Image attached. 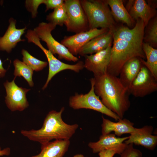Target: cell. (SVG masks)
Here are the masks:
<instances>
[{
	"label": "cell",
	"mask_w": 157,
	"mask_h": 157,
	"mask_svg": "<svg viewBox=\"0 0 157 157\" xmlns=\"http://www.w3.org/2000/svg\"><path fill=\"white\" fill-rule=\"evenodd\" d=\"M95 94L109 109L123 118L131 105L128 88L117 76L107 72L92 78Z\"/></svg>",
	"instance_id": "1"
},
{
	"label": "cell",
	"mask_w": 157,
	"mask_h": 157,
	"mask_svg": "<svg viewBox=\"0 0 157 157\" xmlns=\"http://www.w3.org/2000/svg\"><path fill=\"white\" fill-rule=\"evenodd\" d=\"M65 110L62 107L59 111L52 110L47 115L42 126L38 130H22L21 133L32 141L43 144L53 139L69 140L78 127L76 124H69L63 120L62 115Z\"/></svg>",
	"instance_id": "2"
},
{
	"label": "cell",
	"mask_w": 157,
	"mask_h": 157,
	"mask_svg": "<svg viewBox=\"0 0 157 157\" xmlns=\"http://www.w3.org/2000/svg\"><path fill=\"white\" fill-rule=\"evenodd\" d=\"M113 38V44L106 72L118 77L122 67L128 61L134 57L145 60L146 57L142 49V44Z\"/></svg>",
	"instance_id": "3"
},
{
	"label": "cell",
	"mask_w": 157,
	"mask_h": 157,
	"mask_svg": "<svg viewBox=\"0 0 157 157\" xmlns=\"http://www.w3.org/2000/svg\"><path fill=\"white\" fill-rule=\"evenodd\" d=\"M80 1L88 19L89 29L100 28L112 30L115 27V22L106 0Z\"/></svg>",
	"instance_id": "4"
},
{
	"label": "cell",
	"mask_w": 157,
	"mask_h": 157,
	"mask_svg": "<svg viewBox=\"0 0 157 157\" xmlns=\"http://www.w3.org/2000/svg\"><path fill=\"white\" fill-rule=\"evenodd\" d=\"M26 37L29 42H32L41 49L47 58L49 65L48 76L47 81L42 88L44 89L52 78L59 72L65 70H70L78 72L84 68V62L80 61L75 64H69L64 63L57 59L49 50L45 49L40 42V40L35 33L31 29L28 30Z\"/></svg>",
	"instance_id": "5"
},
{
	"label": "cell",
	"mask_w": 157,
	"mask_h": 157,
	"mask_svg": "<svg viewBox=\"0 0 157 157\" xmlns=\"http://www.w3.org/2000/svg\"><path fill=\"white\" fill-rule=\"evenodd\" d=\"M91 89L85 94L76 93L69 99V106L74 110L86 109L93 110L112 118L116 120L121 119L116 114L107 108L100 98L95 93L92 78L90 79Z\"/></svg>",
	"instance_id": "6"
},
{
	"label": "cell",
	"mask_w": 157,
	"mask_h": 157,
	"mask_svg": "<svg viewBox=\"0 0 157 157\" xmlns=\"http://www.w3.org/2000/svg\"><path fill=\"white\" fill-rule=\"evenodd\" d=\"M56 26L49 22H42L33 30L40 40L46 43L48 50L53 55L57 54L59 59L77 62L78 58L71 54L66 47L56 40L52 36L51 32Z\"/></svg>",
	"instance_id": "7"
},
{
	"label": "cell",
	"mask_w": 157,
	"mask_h": 157,
	"mask_svg": "<svg viewBox=\"0 0 157 157\" xmlns=\"http://www.w3.org/2000/svg\"><path fill=\"white\" fill-rule=\"evenodd\" d=\"M67 20L64 25L67 31L76 33L89 30L88 22L79 0H65Z\"/></svg>",
	"instance_id": "8"
},
{
	"label": "cell",
	"mask_w": 157,
	"mask_h": 157,
	"mask_svg": "<svg viewBox=\"0 0 157 157\" xmlns=\"http://www.w3.org/2000/svg\"><path fill=\"white\" fill-rule=\"evenodd\" d=\"M130 94L143 97L157 90V79L142 65L137 75L128 88Z\"/></svg>",
	"instance_id": "9"
},
{
	"label": "cell",
	"mask_w": 157,
	"mask_h": 157,
	"mask_svg": "<svg viewBox=\"0 0 157 157\" xmlns=\"http://www.w3.org/2000/svg\"><path fill=\"white\" fill-rule=\"evenodd\" d=\"M15 79L11 82L7 81L4 83L6 93L5 102L12 111H22L29 106L26 94L30 89L18 87L15 82Z\"/></svg>",
	"instance_id": "10"
},
{
	"label": "cell",
	"mask_w": 157,
	"mask_h": 157,
	"mask_svg": "<svg viewBox=\"0 0 157 157\" xmlns=\"http://www.w3.org/2000/svg\"><path fill=\"white\" fill-rule=\"evenodd\" d=\"M109 30L104 28L90 29L71 36H65L60 43L66 47L71 54L76 56L78 54L80 49L90 40Z\"/></svg>",
	"instance_id": "11"
},
{
	"label": "cell",
	"mask_w": 157,
	"mask_h": 157,
	"mask_svg": "<svg viewBox=\"0 0 157 157\" xmlns=\"http://www.w3.org/2000/svg\"><path fill=\"white\" fill-rule=\"evenodd\" d=\"M112 47L111 43L104 50L85 56L84 68L92 72L94 76L105 73L110 63Z\"/></svg>",
	"instance_id": "12"
},
{
	"label": "cell",
	"mask_w": 157,
	"mask_h": 157,
	"mask_svg": "<svg viewBox=\"0 0 157 157\" xmlns=\"http://www.w3.org/2000/svg\"><path fill=\"white\" fill-rule=\"evenodd\" d=\"M153 127L151 125L135 128L125 143L141 145L150 150H153L157 145V135H153Z\"/></svg>",
	"instance_id": "13"
},
{
	"label": "cell",
	"mask_w": 157,
	"mask_h": 157,
	"mask_svg": "<svg viewBox=\"0 0 157 157\" xmlns=\"http://www.w3.org/2000/svg\"><path fill=\"white\" fill-rule=\"evenodd\" d=\"M145 27L143 21L138 19L136 20L135 26L131 29L125 26H115L111 31L113 37L142 44Z\"/></svg>",
	"instance_id": "14"
},
{
	"label": "cell",
	"mask_w": 157,
	"mask_h": 157,
	"mask_svg": "<svg viewBox=\"0 0 157 157\" xmlns=\"http://www.w3.org/2000/svg\"><path fill=\"white\" fill-rule=\"evenodd\" d=\"M9 25L6 33L0 37V50L10 53L12 49L21 41L25 40L21 39V36L25 33V27L22 29H17L16 27V21L12 18L9 21Z\"/></svg>",
	"instance_id": "15"
},
{
	"label": "cell",
	"mask_w": 157,
	"mask_h": 157,
	"mask_svg": "<svg viewBox=\"0 0 157 157\" xmlns=\"http://www.w3.org/2000/svg\"><path fill=\"white\" fill-rule=\"evenodd\" d=\"M113 39L112 32L109 30L88 42L80 49L78 54L85 56L104 50L112 43Z\"/></svg>",
	"instance_id": "16"
},
{
	"label": "cell",
	"mask_w": 157,
	"mask_h": 157,
	"mask_svg": "<svg viewBox=\"0 0 157 157\" xmlns=\"http://www.w3.org/2000/svg\"><path fill=\"white\" fill-rule=\"evenodd\" d=\"M101 126L102 135L114 132V134L120 137L124 134H130L134 130V124L126 118H122L117 122L111 121L102 116Z\"/></svg>",
	"instance_id": "17"
},
{
	"label": "cell",
	"mask_w": 157,
	"mask_h": 157,
	"mask_svg": "<svg viewBox=\"0 0 157 157\" xmlns=\"http://www.w3.org/2000/svg\"><path fill=\"white\" fill-rule=\"evenodd\" d=\"M70 144L69 140H57L41 144L40 152L30 157H63Z\"/></svg>",
	"instance_id": "18"
},
{
	"label": "cell",
	"mask_w": 157,
	"mask_h": 157,
	"mask_svg": "<svg viewBox=\"0 0 157 157\" xmlns=\"http://www.w3.org/2000/svg\"><path fill=\"white\" fill-rule=\"evenodd\" d=\"M134 20L140 19L142 20L146 27L150 20L154 17L156 10L144 0H134L129 12Z\"/></svg>",
	"instance_id": "19"
},
{
	"label": "cell",
	"mask_w": 157,
	"mask_h": 157,
	"mask_svg": "<svg viewBox=\"0 0 157 157\" xmlns=\"http://www.w3.org/2000/svg\"><path fill=\"white\" fill-rule=\"evenodd\" d=\"M141 58L134 57L129 60L124 64L120 71L119 78L122 84L128 88L142 66Z\"/></svg>",
	"instance_id": "20"
},
{
	"label": "cell",
	"mask_w": 157,
	"mask_h": 157,
	"mask_svg": "<svg viewBox=\"0 0 157 157\" xmlns=\"http://www.w3.org/2000/svg\"><path fill=\"white\" fill-rule=\"evenodd\" d=\"M128 138L129 136L122 138L117 137L114 134L101 135L98 141L90 142L88 146L92 149L94 153H98L103 150L119 145Z\"/></svg>",
	"instance_id": "21"
},
{
	"label": "cell",
	"mask_w": 157,
	"mask_h": 157,
	"mask_svg": "<svg viewBox=\"0 0 157 157\" xmlns=\"http://www.w3.org/2000/svg\"><path fill=\"white\" fill-rule=\"evenodd\" d=\"M113 17L117 20L126 24L129 27L134 25L135 21L124 7L122 0H107Z\"/></svg>",
	"instance_id": "22"
},
{
	"label": "cell",
	"mask_w": 157,
	"mask_h": 157,
	"mask_svg": "<svg viewBox=\"0 0 157 157\" xmlns=\"http://www.w3.org/2000/svg\"><path fill=\"white\" fill-rule=\"evenodd\" d=\"M142 47L147 60L141 58V63L157 79V49L145 42Z\"/></svg>",
	"instance_id": "23"
},
{
	"label": "cell",
	"mask_w": 157,
	"mask_h": 157,
	"mask_svg": "<svg viewBox=\"0 0 157 157\" xmlns=\"http://www.w3.org/2000/svg\"><path fill=\"white\" fill-rule=\"evenodd\" d=\"M13 64L15 67L14 78H15L17 76H22L28 82L29 86L33 87L34 83L32 80L33 74L32 69L18 59L14 61Z\"/></svg>",
	"instance_id": "24"
},
{
	"label": "cell",
	"mask_w": 157,
	"mask_h": 157,
	"mask_svg": "<svg viewBox=\"0 0 157 157\" xmlns=\"http://www.w3.org/2000/svg\"><path fill=\"white\" fill-rule=\"evenodd\" d=\"M67 18L66 10L64 3L54 9L52 12L47 16L46 19L49 23L56 26H63Z\"/></svg>",
	"instance_id": "25"
},
{
	"label": "cell",
	"mask_w": 157,
	"mask_h": 157,
	"mask_svg": "<svg viewBox=\"0 0 157 157\" xmlns=\"http://www.w3.org/2000/svg\"><path fill=\"white\" fill-rule=\"evenodd\" d=\"M22 53L23 56V62L31 68L33 71H38L41 70L48 64L47 62L37 59L25 49L22 50Z\"/></svg>",
	"instance_id": "26"
},
{
	"label": "cell",
	"mask_w": 157,
	"mask_h": 157,
	"mask_svg": "<svg viewBox=\"0 0 157 157\" xmlns=\"http://www.w3.org/2000/svg\"><path fill=\"white\" fill-rule=\"evenodd\" d=\"M152 47H156L157 44V18L155 17L148 26L147 32L144 40Z\"/></svg>",
	"instance_id": "27"
},
{
	"label": "cell",
	"mask_w": 157,
	"mask_h": 157,
	"mask_svg": "<svg viewBox=\"0 0 157 157\" xmlns=\"http://www.w3.org/2000/svg\"><path fill=\"white\" fill-rule=\"evenodd\" d=\"M127 145L125 143H123L114 147L103 150L98 153L99 157H113L115 154L120 155Z\"/></svg>",
	"instance_id": "28"
},
{
	"label": "cell",
	"mask_w": 157,
	"mask_h": 157,
	"mask_svg": "<svg viewBox=\"0 0 157 157\" xmlns=\"http://www.w3.org/2000/svg\"><path fill=\"white\" fill-rule=\"evenodd\" d=\"M120 156V157H142V153L140 150L134 147L133 144H127Z\"/></svg>",
	"instance_id": "29"
},
{
	"label": "cell",
	"mask_w": 157,
	"mask_h": 157,
	"mask_svg": "<svg viewBox=\"0 0 157 157\" xmlns=\"http://www.w3.org/2000/svg\"><path fill=\"white\" fill-rule=\"evenodd\" d=\"M44 0H26L25 5L27 10L31 12L32 18L36 17L37 9L40 5L42 4Z\"/></svg>",
	"instance_id": "30"
},
{
	"label": "cell",
	"mask_w": 157,
	"mask_h": 157,
	"mask_svg": "<svg viewBox=\"0 0 157 157\" xmlns=\"http://www.w3.org/2000/svg\"><path fill=\"white\" fill-rule=\"evenodd\" d=\"M63 0H44L43 4L46 6L45 11L51 9H54L64 3Z\"/></svg>",
	"instance_id": "31"
},
{
	"label": "cell",
	"mask_w": 157,
	"mask_h": 157,
	"mask_svg": "<svg viewBox=\"0 0 157 157\" xmlns=\"http://www.w3.org/2000/svg\"><path fill=\"white\" fill-rule=\"evenodd\" d=\"M10 150L9 147L0 150V156L4 155L8 156L10 154Z\"/></svg>",
	"instance_id": "32"
},
{
	"label": "cell",
	"mask_w": 157,
	"mask_h": 157,
	"mask_svg": "<svg viewBox=\"0 0 157 157\" xmlns=\"http://www.w3.org/2000/svg\"><path fill=\"white\" fill-rule=\"evenodd\" d=\"M6 72L3 66V63L0 59V77H3L5 75Z\"/></svg>",
	"instance_id": "33"
},
{
	"label": "cell",
	"mask_w": 157,
	"mask_h": 157,
	"mask_svg": "<svg viewBox=\"0 0 157 157\" xmlns=\"http://www.w3.org/2000/svg\"><path fill=\"white\" fill-rule=\"evenodd\" d=\"M73 157H85L82 154H76L74 155Z\"/></svg>",
	"instance_id": "34"
},
{
	"label": "cell",
	"mask_w": 157,
	"mask_h": 157,
	"mask_svg": "<svg viewBox=\"0 0 157 157\" xmlns=\"http://www.w3.org/2000/svg\"><path fill=\"white\" fill-rule=\"evenodd\" d=\"M1 150V147H0V150Z\"/></svg>",
	"instance_id": "35"
}]
</instances>
